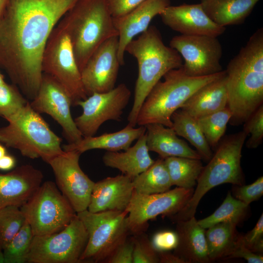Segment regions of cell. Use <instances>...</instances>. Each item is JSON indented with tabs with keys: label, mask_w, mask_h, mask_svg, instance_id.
I'll return each instance as SVG.
<instances>
[{
	"label": "cell",
	"mask_w": 263,
	"mask_h": 263,
	"mask_svg": "<svg viewBox=\"0 0 263 263\" xmlns=\"http://www.w3.org/2000/svg\"><path fill=\"white\" fill-rule=\"evenodd\" d=\"M77 0H8L0 18V67L26 97L37 94L53 28Z\"/></svg>",
	"instance_id": "1"
},
{
	"label": "cell",
	"mask_w": 263,
	"mask_h": 263,
	"mask_svg": "<svg viewBox=\"0 0 263 263\" xmlns=\"http://www.w3.org/2000/svg\"><path fill=\"white\" fill-rule=\"evenodd\" d=\"M227 106L233 126L244 124L263 105V29L257 30L225 70Z\"/></svg>",
	"instance_id": "2"
},
{
	"label": "cell",
	"mask_w": 263,
	"mask_h": 263,
	"mask_svg": "<svg viewBox=\"0 0 263 263\" xmlns=\"http://www.w3.org/2000/svg\"><path fill=\"white\" fill-rule=\"evenodd\" d=\"M125 52L133 56L138 64L133 103L128 117V124L135 127L141 107L151 90L167 72L181 67L183 61L176 50L164 43L160 31L154 25H150L132 39Z\"/></svg>",
	"instance_id": "3"
},
{
	"label": "cell",
	"mask_w": 263,
	"mask_h": 263,
	"mask_svg": "<svg viewBox=\"0 0 263 263\" xmlns=\"http://www.w3.org/2000/svg\"><path fill=\"white\" fill-rule=\"evenodd\" d=\"M247 136L243 130L221 139L208 163L204 167L191 198L182 209L169 217L172 222L186 220L195 216L201 199L212 188L225 183L244 185L241 160Z\"/></svg>",
	"instance_id": "4"
},
{
	"label": "cell",
	"mask_w": 263,
	"mask_h": 263,
	"mask_svg": "<svg viewBox=\"0 0 263 263\" xmlns=\"http://www.w3.org/2000/svg\"><path fill=\"white\" fill-rule=\"evenodd\" d=\"M225 74V70L204 76L187 75L182 66L167 72L151 90L138 113L136 125L159 123L172 127V114L199 88Z\"/></svg>",
	"instance_id": "5"
},
{
	"label": "cell",
	"mask_w": 263,
	"mask_h": 263,
	"mask_svg": "<svg viewBox=\"0 0 263 263\" xmlns=\"http://www.w3.org/2000/svg\"><path fill=\"white\" fill-rule=\"evenodd\" d=\"M62 19L80 72L103 42L118 36L106 0H77Z\"/></svg>",
	"instance_id": "6"
},
{
	"label": "cell",
	"mask_w": 263,
	"mask_h": 263,
	"mask_svg": "<svg viewBox=\"0 0 263 263\" xmlns=\"http://www.w3.org/2000/svg\"><path fill=\"white\" fill-rule=\"evenodd\" d=\"M0 128V143L18 150L30 159L41 158L47 163L64 151L62 139L50 129L40 113L29 102Z\"/></svg>",
	"instance_id": "7"
},
{
	"label": "cell",
	"mask_w": 263,
	"mask_h": 263,
	"mask_svg": "<svg viewBox=\"0 0 263 263\" xmlns=\"http://www.w3.org/2000/svg\"><path fill=\"white\" fill-rule=\"evenodd\" d=\"M88 235L80 263H104L128 238L127 211L92 212L87 209L76 213Z\"/></svg>",
	"instance_id": "8"
},
{
	"label": "cell",
	"mask_w": 263,
	"mask_h": 263,
	"mask_svg": "<svg viewBox=\"0 0 263 263\" xmlns=\"http://www.w3.org/2000/svg\"><path fill=\"white\" fill-rule=\"evenodd\" d=\"M42 71L59 82L70 95L72 106L88 97L75 58L72 43L62 18L52 31L42 58Z\"/></svg>",
	"instance_id": "9"
},
{
	"label": "cell",
	"mask_w": 263,
	"mask_h": 263,
	"mask_svg": "<svg viewBox=\"0 0 263 263\" xmlns=\"http://www.w3.org/2000/svg\"><path fill=\"white\" fill-rule=\"evenodd\" d=\"M20 209L34 236L58 232L76 215L56 184L50 181L42 183Z\"/></svg>",
	"instance_id": "10"
},
{
	"label": "cell",
	"mask_w": 263,
	"mask_h": 263,
	"mask_svg": "<svg viewBox=\"0 0 263 263\" xmlns=\"http://www.w3.org/2000/svg\"><path fill=\"white\" fill-rule=\"evenodd\" d=\"M88 235L77 214L61 231L34 236L27 263H78Z\"/></svg>",
	"instance_id": "11"
},
{
	"label": "cell",
	"mask_w": 263,
	"mask_h": 263,
	"mask_svg": "<svg viewBox=\"0 0 263 263\" xmlns=\"http://www.w3.org/2000/svg\"><path fill=\"white\" fill-rule=\"evenodd\" d=\"M194 188L176 187L168 191L145 195L134 191L126 210L130 233L145 232L148 221L162 215L169 217L182 209L191 198Z\"/></svg>",
	"instance_id": "12"
},
{
	"label": "cell",
	"mask_w": 263,
	"mask_h": 263,
	"mask_svg": "<svg viewBox=\"0 0 263 263\" xmlns=\"http://www.w3.org/2000/svg\"><path fill=\"white\" fill-rule=\"evenodd\" d=\"M131 95L129 88L121 83L109 92L94 93L79 101L77 106L82 108V113L74 121L82 136L94 135L107 121H120Z\"/></svg>",
	"instance_id": "13"
},
{
	"label": "cell",
	"mask_w": 263,
	"mask_h": 263,
	"mask_svg": "<svg viewBox=\"0 0 263 263\" xmlns=\"http://www.w3.org/2000/svg\"><path fill=\"white\" fill-rule=\"evenodd\" d=\"M169 46L184 59L182 67L188 76H207L223 70L220 63L223 48L217 37L180 35L171 39Z\"/></svg>",
	"instance_id": "14"
},
{
	"label": "cell",
	"mask_w": 263,
	"mask_h": 263,
	"mask_svg": "<svg viewBox=\"0 0 263 263\" xmlns=\"http://www.w3.org/2000/svg\"><path fill=\"white\" fill-rule=\"evenodd\" d=\"M81 154L75 150H64L47 163L58 188L76 213L87 209L95 183L81 169Z\"/></svg>",
	"instance_id": "15"
},
{
	"label": "cell",
	"mask_w": 263,
	"mask_h": 263,
	"mask_svg": "<svg viewBox=\"0 0 263 263\" xmlns=\"http://www.w3.org/2000/svg\"><path fill=\"white\" fill-rule=\"evenodd\" d=\"M30 105L37 113L47 114L57 122L68 144L82 138L71 113V98L64 88L52 76L43 73L37 94Z\"/></svg>",
	"instance_id": "16"
},
{
	"label": "cell",
	"mask_w": 263,
	"mask_h": 263,
	"mask_svg": "<svg viewBox=\"0 0 263 263\" xmlns=\"http://www.w3.org/2000/svg\"><path fill=\"white\" fill-rule=\"evenodd\" d=\"M118 37L103 42L91 55L81 72L83 85L88 96L109 92L115 86L119 67Z\"/></svg>",
	"instance_id": "17"
},
{
	"label": "cell",
	"mask_w": 263,
	"mask_h": 263,
	"mask_svg": "<svg viewBox=\"0 0 263 263\" xmlns=\"http://www.w3.org/2000/svg\"><path fill=\"white\" fill-rule=\"evenodd\" d=\"M159 16L165 25L180 35L217 38L225 31V27L217 25L208 18L200 3L170 5Z\"/></svg>",
	"instance_id": "18"
},
{
	"label": "cell",
	"mask_w": 263,
	"mask_h": 263,
	"mask_svg": "<svg viewBox=\"0 0 263 263\" xmlns=\"http://www.w3.org/2000/svg\"><path fill=\"white\" fill-rule=\"evenodd\" d=\"M170 5V0H145L127 14L113 17L118 33V57L121 65L125 64V49L128 44L146 31L152 19Z\"/></svg>",
	"instance_id": "19"
},
{
	"label": "cell",
	"mask_w": 263,
	"mask_h": 263,
	"mask_svg": "<svg viewBox=\"0 0 263 263\" xmlns=\"http://www.w3.org/2000/svg\"><path fill=\"white\" fill-rule=\"evenodd\" d=\"M43 178L41 171L29 164L0 173V209L9 206L20 207L38 190Z\"/></svg>",
	"instance_id": "20"
},
{
	"label": "cell",
	"mask_w": 263,
	"mask_h": 263,
	"mask_svg": "<svg viewBox=\"0 0 263 263\" xmlns=\"http://www.w3.org/2000/svg\"><path fill=\"white\" fill-rule=\"evenodd\" d=\"M134 188L132 179L123 174L94 183L87 210L92 212L126 210Z\"/></svg>",
	"instance_id": "21"
},
{
	"label": "cell",
	"mask_w": 263,
	"mask_h": 263,
	"mask_svg": "<svg viewBox=\"0 0 263 263\" xmlns=\"http://www.w3.org/2000/svg\"><path fill=\"white\" fill-rule=\"evenodd\" d=\"M176 223L178 243L173 253L185 263L210 262L206 240V229L200 225L195 216Z\"/></svg>",
	"instance_id": "22"
},
{
	"label": "cell",
	"mask_w": 263,
	"mask_h": 263,
	"mask_svg": "<svg viewBox=\"0 0 263 263\" xmlns=\"http://www.w3.org/2000/svg\"><path fill=\"white\" fill-rule=\"evenodd\" d=\"M146 126V144L150 151L157 153L161 158L181 157L201 159L196 150L180 139L172 127L159 123Z\"/></svg>",
	"instance_id": "23"
},
{
	"label": "cell",
	"mask_w": 263,
	"mask_h": 263,
	"mask_svg": "<svg viewBox=\"0 0 263 263\" xmlns=\"http://www.w3.org/2000/svg\"><path fill=\"white\" fill-rule=\"evenodd\" d=\"M226 74L197 90L180 109L198 118L227 107Z\"/></svg>",
	"instance_id": "24"
},
{
	"label": "cell",
	"mask_w": 263,
	"mask_h": 263,
	"mask_svg": "<svg viewBox=\"0 0 263 263\" xmlns=\"http://www.w3.org/2000/svg\"><path fill=\"white\" fill-rule=\"evenodd\" d=\"M146 126L138 128L127 125L123 129L112 133H105L99 136L83 137L79 141L63 146L64 150H75L81 154L91 150L102 149L107 151L126 150L133 142L145 133Z\"/></svg>",
	"instance_id": "25"
},
{
	"label": "cell",
	"mask_w": 263,
	"mask_h": 263,
	"mask_svg": "<svg viewBox=\"0 0 263 263\" xmlns=\"http://www.w3.org/2000/svg\"><path fill=\"white\" fill-rule=\"evenodd\" d=\"M104 165L118 169L132 179L150 167L154 162L146 144V132L135 144L124 152L107 151L102 157Z\"/></svg>",
	"instance_id": "26"
},
{
	"label": "cell",
	"mask_w": 263,
	"mask_h": 263,
	"mask_svg": "<svg viewBox=\"0 0 263 263\" xmlns=\"http://www.w3.org/2000/svg\"><path fill=\"white\" fill-rule=\"evenodd\" d=\"M260 0H201L200 4L208 18L217 25L242 23Z\"/></svg>",
	"instance_id": "27"
},
{
	"label": "cell",
	"mask_w": 263,
	"mask_h": 263,
	"mask_svg": "<svg viewBox=\"0 0 263 263\" xmlns=\"http://www.w3.org/2000/svg\"><path fill=\"white\" fill-rule=\"evenodd\" d=\"M172 128L177 135L187 139L196 149L201 159L209 161L213 152L207 143L197 118L179 109L172 115Z\"/></svg>",
	"instance_id": "28"
},
{
	"label": "cell",
	"mask_w": 263,
	"mask_h": 263,
	"mask_svg": "<svg viewBox=\"0 0 263 263\" xmlns=\"http://www.w3.org/2000/svg\"><path fill=\"white\" fill-rule=\"evenodd\" d=\"M236 226L231 223H220L207 228L205 235L209 261L229 257L240 234Z\"/></svg>",
	"instance_id": "29"
},
{
	"label": "cell",
	"mask_w": 263,
	"mask_h": 263,
	"mask_svg": "<svg viewBox=\"0 0 263 263\" xmlns=\"http://www.w3.org/2000/svg\"><path fill=\"white\" fill-rule=\"evenodd\" d=\"M134 191L149 195L168 191L172 186L164 159L159 158L132 179Z\"/></svg>",
	"instance_id": "30"
},
{
	"label": "cell",
	"mask_w": 263,
	"mask_h": 263,
	"mask_svg": "<svg viewBox=\"0 0 263 263\" xmlns=\"http://www.w3.org/2000/svg\"><path fill=\"white\" fill-rule=\"evenodd\" d=\"M164 160L172 186L185 188H194L204 168L201 159L169 157Z\"/></svg>",
	"instance_id": "31"
},
{
	"label": "cell",
	"mask_w": 263,
	"mask_h": 263,
	"mask_svg": "<svg viewBox=\"0 0 263 263\" xmlns=\"http://www.w3.org/2000/svg\"><path fill=\"white\" fill-rule=\"evenodd\" d=\"M248 208L249 205L234 197L229 191L221 206L212 214L198 223L206 229L220 223H231L237 226L245 219Z\"/></svg>",
	"instance_id": "32"
},
{
	"label": "cell",
	"mask_w": 263,
	"mask_h": 263,
	"mask_svg": "<svg viewBox=\"0 0 263 263\" xmlns=\"http://www.w3.org/2000/svg\"><path fill=\"white\" fill-rule=\"evenodd\" d=\"M231 113L225 108L197 118L202 131L211 149H215L225 132Z\"/></svg>",
	"instance_id": "33"
},
{
	"label": "cell",
	"mask_w": 263,
	"mask_h": 263,
	"mask_svg": "<svg viewBox=\"0 0 263 263\" xmlns=\"http://www.w3.org/2000/svg\"><path fill=\"white\" fill-rule=\"evenodd\" d=\"M33 237L31 227L25 220L19 231L3 250L4 263H27Z\"/></svg>",
	"instance_id": "34"
},
{
	"label": "cell",
	"mask_w": 263,
	"mask_h": 263,
	"mask_svg": "<svg viewBox=\"0 0 263 263\" xmlns=\"http://www.w3.org/2000/svg\"><path fill=\"white\" fill-rule=\"evenodd\" d=\"M25 222L20 207L9 206L0 209V248L2 250Z\"/></svg>",
	"instance_id": "35"
},
{
	"label": "cell",
	"mask_w": 263,
	"mask_h": 263,
	"mask_svg": "<svg viewBox=\"0 0 263 263\" xmlns=\"http://www.w3.org/2000/svg\"><path fill=\"white\" fill-rule=\"evenodd\" d=\"M29 103L15 85L5 81L0 84V116L6 121L19 113Z\"/></svg>",
	"instance_id": "36"
},
{
	"label": "cell",
	"mask_w": 263,
	"mask_h": 263,
	"mask_svg": "<svg viewBox=\"0 0 263 263\" xmlns=\"http://www.w3.org/2000/svg\"><path fill=\"white\" fill-rule=\"evenodd\" d=\"M133 241L132 263H158V252L145 232L132 235Z\"/></svg>",
	"instance_id": "37"
},
{
	"label": "cell",
	"mask_w": 263,
	"mask_h": 263,
	"mask_svg": "<svg viewBox=\"0 0 263 263\" xmlns=\"http://www.w3.org/2000/svg\"><path fill=\"white\" fill-rule=\"evenodd\" d=\"M243 131L250 137L246 142L249 149H256L263 139V105L261 106L244 123Z\"/></svg>",
	"instance_id": "38"
},
{
	"label": "cell",
	"mask_w": 263,
	"mask_h": 263,
	"mask_svg": "<svg viewBox=\"0 0 263 263\" xmlns=\"http://www.w3.org/2000/svg\"><path fill=\"white\" fill-rule=\"evenodd\" d=\"M232 190L234 197L249 205L263 194V177L261 176L250 185H234Z\"/></svg>",
	"instance_id": "39"
},
{
	"label": "cell",
	"mask_w": 263,
	"mask_h": 263,
	"mask_svg": "<svg viewBox=\"0 0 263 263\" xmlns=\"http://www.w3.org/2000/svg\"><path fill=\"white\" fill-rule=\"evenodd\" d=\"M263 215L260 216L254 227L245 235H242L245 246L254 253L263 252Z\"/></svg>",
	"instance_id": "40"
},
{
	"label": "cell",
	"mask_w": 263,
	"mask_h": 263,
	"mask_svg": "<svg viewBox=\"0 0 263 263\" xmlns=\"http://www.w3.org/2000/svg\"><path fill=\"white\" fill-rule=\"evenodd\" d=\"M152 246L157 251H168L174 249L178 243L176 232L165 230L155 233L151 241Z\"/></svg>",
	"instance_id": "41"
},
{
	"label": "cell",
	"mask_w": 263,
	"mask_h": 263,
	"mask_svg": "<svg viewBox=\"0 0 263 263\" xmlns=\"http://www.w3.org/2000/svg\"><path fill=\"white\" fill-rule=\"evenodd\" d=\"M133 241L129 237L108 259L105 263H132Z\"/></svg>",
	"instance_id": "42"
},
{
	"label": "cell",
	"mask_w": 263,
	"mask_h": 263,
	"mask_svg": "<svg viewBox=\"0 0 263 263\" xmlns=\"http://www.w3.org/2000/svg\"><path fill=\"white\" fill-rule=\"evenodd\" d=\"M228 258H241L248 263H263V256L254 253L244 244L242 235L239 234L236 245Z\"/></svg>",
	"instance_id": "43"
},
{
	"label": "cell",
	"mask_w": 263,
	"mask_h": 263,
	"mask_svg": "<svg viewBox=\"0 0 263 263\" xmlns=\"http://www.w3.org/2000/svg\"><path fill=\"white\" fill-rule=\"evenodd\" d=\"M113 18L124 15L145 0H106Z\"/></svg>",
	"instance_id": "44"
},
{
	"label": "cell",
	"mask_w": 263,
	"mask_h": 263,
	"mask_svg": "<svg viewBox=\"0 0 263 263\" xmlns=\"http://www.w3.org/2000/svg\"><path fill=\"white\" fill-rule=\"evenodd\" d=\"M158 255L159 263H185L174 253H170L168 251H159Z\"/></svg>",
	"instance_id": "45"
},
{
	"label": "cell",
	"mask_w": 263,
	"mask_h": 263,
	"mask_svg": "<svg viewBox=\"0 0 263 263\" xmlns=\"http://www.w3.org/2000/svg\"><path fill=\"white\" fill-rule=\"evenodd\" d=\"M16 160L14 156L7 153L0 159V170L9 171L14 169Z\"/></svg>",
	"instance_id": "46"
},
{
	"label": "cell",
	"mask_w": 263,
	"mask_h": 263,
	"mask_svg": "<svg viewBox=\"0 0 263 263\" xmlns=\"http://www.w3.org/2000/svg\"><path fill=\"white\" fill-rule=\"evenodd\" d=\"M8 0H0V18L4 11Z\"/></svg>",
	"instance_id": "47"
},
{
	"label": "cell",
	"mask_w": 263,
	"mask_h": 263,
	"mask_svg": "<svg viewBox=\"0 0 263 263\" xmlns=\"http://www.w3.org/2000/svg\"><path fill=\"white\" fill-rule=\"evenodd\" d=\"M7 154V150L5 147L2 143H0V159Z\"/></svg>",
	"instance_id": "48"
},
{
	"label": "cell",
	"mask_w": 263,
	"mask_h": 263,
	"mask_svg": "<svg viewBox=\"0 0 263 263\" xmlns=\"http://www.w3.org/2000/svg\"><path fill=\"white\" fill-rule=\"evenodd\" d=\"M4 263V255L3 250L0 248V263Z\"/></svg>",
	"instance_id": "49"
},
{
	"label": "cell",
	"mask_w": 263,
	"mask_h": 263,
	"mask_svg": "<svg viewBox=\"0 0 263 263\" xmlns=\"http://www.w3.org/2000/svg\"><path fill=\"white\" fill-rule=\"evenodd\" d=\"M5 81L4 80V78L2 74L0 73V84L3 83Z\"/></svg>",
	"instance_id": "50"
}]
</instances>
